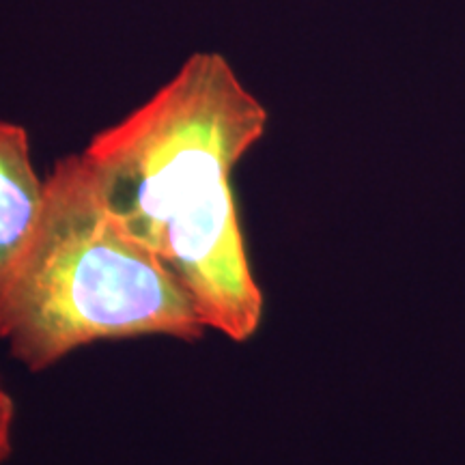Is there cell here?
I'll use <instances>...</instances> for the list:
<instances>
[{
  "mask_svg": "<svg viewBox=\"0 0 465 465\" xmlns=\"http://www.w3.org/2000/svg\"><path fill=\"white\" fill-rule=\"evenodd\" d=\"M14 427H15V401L0 380V465L9 461L14 452Z\"/></svg>",
  "mask_w": 465,
  "mask_h": 465,
  "instance_id": "277c9868",
  "label": "cell"
},
{
  "mask_svg": "<svg viewBox=\"0 0 465 465\" xmlns=\"http://www.w3.org/2000/svg\"><path fill=\"white\" fill-rule=\"evenodd\" d=\"M209 332L182 284L110 216L83 153L56 160L31 235L0 272V342L31 373L100 341Z\"/></svg>",
  "mask_w": 465,
  "mask_h": 465,
  "instance_id": "7a4b0ae2",
  "label": "cell"
},
{
  "mask_svg": "<svg viewBox=\"0 0 465 465\" xmlns=\"http://www.w3.org/2000/svg\"><path fill=\"white\" fill-rule=\"evenodd\" d=\"M44 182L33 164L28 132L0 119V272L37 223Z\"/></svg>",
  "mask_w": 465,
  "mask_h": 465,
  "instance_id": "3957f363",
  "label": "cell"
},
{
  "mask_svg": "<svg viewBox=\"0 0 465 465\" xmlns=\"http://www.w3.org/2000/svg\"><path fill=\"white\" fill-rule=\"evenodd\" d=\"M265 125L231 63L194 52L83 151L116 224L171 272L207 330L232 342L252 339L263 319L232 173Z\"/></svg>",
  "mask_w": 465,
  "mask_h": 465,
  "instance_id": "6da1fadb",
  "label": "cell"
}]
</instances>
